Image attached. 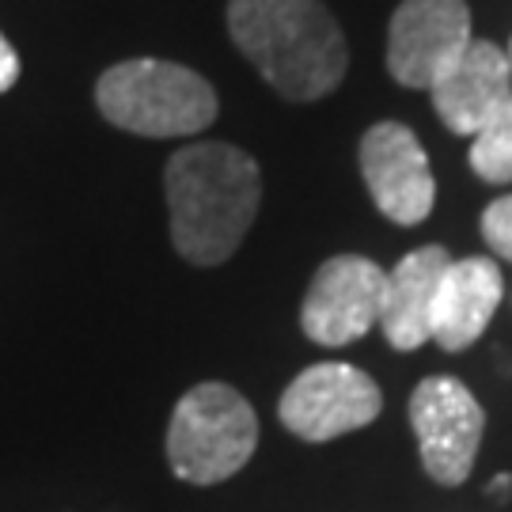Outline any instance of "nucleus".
<instances>
[{"label":"nucleus","mask_w":512,"mask_h":512,"mask_svg":"<svg viewBox=\"0 0 512 512\" xmlns=\"http://www.w3.org/2000/svg\"><path fill=\"white\" fill-rule=\"evenodd\" d=\"M410 425L418 433L425 475L440 486L467 482L486 433V414L471 387H463L452 376L421 380L410 395Z\"/></svg>","instance_id":"6"},{"label":"nucleus","mask_w":512,"mask_h":512,"mask_svg":"<svg viewBox=\"0 0 512 512\" xmlns=\"http://www.w3.org/2000/svg\"><path fill=\"white\" fill-rule=\"evenodd\" d=\"M429 95L444 126L459 137H475L512 95L509 54L494 42L475 38L456 65L429 88Z\"/></svg>","instance_id":"10"},{"label":"nucleus","mask_w":512,"mask_h":512,"mask_svg":"<svg viewBox=\"0 0 512 512\" xmlns=\"http://www.w3.org/2000/svg\"><path fill=\"white\" fill-rule=\"evenodd\" d=\"M387 274L361 255L327 258L308 285L300 327L319 346H349L361 342L368 330L380 323L384 311Z\"/></svg>","instance_id":"8"},{"label":"nucleus","mask_w":512,"mask_h":512,"mask_svg":"<svg viewBox=\"0 0 512 512\" xmlns=\"http://www.w3.org/2000/svg\"><path fill=\"white\" fill-rule=\"evenodd\" d=\"M467 160H471L478 179L497 186L512 183V95L505 99V107L471 137Z\"/></svg>","instance_id":"13"},{"label":"nucleus","mask_w":512,"mask_h":512,"mask_svg":"<svg viewBox=\"0 0 512 512\" xmlns=\"http://www.w3.org/2000/svg\"><path fill=\"white\" fill-rule=\"evenodd\" d=\"M164 190L175 251L194 266H220L255 224L262 175L243 148L198 141L167 160Z\"/></svg>","instance_id":"1"},{"label":"nucleus","mask_w":512,"mask_h":512,"mask_svg":"<svg viewBox=\"0 0 512 512\" xmlns=\"http://www.w3.org/2000/svg\"><path fill=\"white\" fill-rule=\"evenodd\" d=\"M505 54H509V65H512V42H509V50H505Z\"/></svg>","instance_id":"17"},{"label":"nucleus","mask_w":512,"mask_h":512,"mask_svg":"<svg viewBox=\"0 0 512 512\" xmlns=\"http://www.w3.org/2000/svg\"><path fill=\"white\" fill-rule=\"evenodd\" d=\"M494 497H505L512 490V475H497V478H490V486H486Z\"/></svg>","instance_id":"16"},{"label":"nucleus","mask_w":512,"mask_h":512,"mask_svg":"<svg viewBox=\"0 0 512 512\" xmlns=\"http://www.w3.org/2000/svg\"><path fill=\"white\" fill-rule=\"evenodd\" d=\"M361 175L368 198L387 220L414 228L433 213L437 179L414 129L403 122H376L361 137Z\"/></svg>","instance_id":"9"},{"label":"nucleus","mask_w":512,"mask_h":512,"mask_svg":"<svg viewBox=\"0 0 512 512\" xmlns=\"http://www.w3.org/2000/svg\"><path fill=\"white\" fill-rule=\"evenodd\" d=\"M228 31L258 76L293 103L330 95L349 69L346 35L323 0H228Z\"/></svg>","instance_id":"2"},{"label":"nucleus","mask_w":512,"mask_h":512,"mask_svg":"<svg viewBox=\"0 0 512 512\" xmlns=\"http://www.w3.org/2000/svg\"><path fill=\"white\" fill-rule=\"evenodd\" d=\"M471 42L467 0H403L387 27V73L429 92Z\"/></svg>","instance_id":"7"},{"label":"nucleus","mask_w":512,"mask_h":512,"mask_svg":"<svg viewBox=\"0 0 512 512\" xmlns=\"http://www.w3.org/2000/svg\"><path fill=\"white\" fill-rule=\"evenodd\" d=\"M384 395L372 384V376L357 365L327 361L311 365L285 387L277 418L293 437L308 444H327L346 433H357L380 418Z\"/></svg>","instance_id":"5"},{"label":"nucleus","mask_w":512,"mask_h":512,"mask_svg":"<svg viewBox=\"0 0 512 512\" xmlns=\"http://www.w3.org/2000/svg\"><path fill=\"white\" fill-rule=\"evenodd\" d=\"M19 80V54L12 50V42L0 35V95L12 92Z\"/></svg>","instance_id":"15"},{"label":"nucleus","mask_w":512,"mask_h":512,"mask_svg":"<svg viewBox=\"0 0 512 512\" xmlns=\"http://www.w3.org/2000/svg\"><path fill=\"white\" fill-rule=\"evenodd\" d=\"M448 262H452V255L437 243H429V247H418L406 258H399V266L387 274L380 327L399 353L421 349L429 342L433 300H437V285L448 270Z\"/></svg>","instance_id":"12"},{"label":"nucleus","mask_w":512,"mask_h":512,"mask_svg":"<svg viewBox=\"0 0 512 512\" xmlns=\"http://www.w3.org/2000/svg\"><path fill=\"white\" fill-rule=\"evenodd\" d=\"M482 239H486L490 251H497L501 258L512 262V194L486 205V213H482Z\"/></svg>","instance_id":"14"},{"label":"nucleus","mask_w":512,"mask_h":512,"mask_svg":"<svg viewBox=\"0 0 512 512\" xmlns=\"http://www.w3.org/2000/svg\"><path fill=\"white\" fill-rule=\"evenodd\" d=\"M95 107L107 122L137 137H190L213 126L217 92L186 65L137 57L99 76Z\"/></svg>","instance_id":"3"},{"label":"nucleus","mask_w":512,"mask_h":512,"mask_svg":"<svg viewBox=\"0 0 512 512\" xmlns=\"http://www.w3.org/2000/svg\"><path fill=\"white\" fill-rule=\"evenodd\" d=\"M505 281L494 258H452L437 285L433 319H429V342L444 353H463L482 338L494 311L501 308Z\"/></svg>","instance_id":"11"},{"label":"nucleus","mask_w":512,"mask_h":512,"mask_svg":"<svg viewBox=\"0 0 512 512\" xmlns=\"http://www.w3.org/2000/svg\"><path fill=\"white\" fill-rule=\"evenodd\" d=\"M258 448L251 403L228 384L190 387L167 425V463L194 486H217L239 475Z\"/></svg>","instance_id":"4"}]
</instances>
